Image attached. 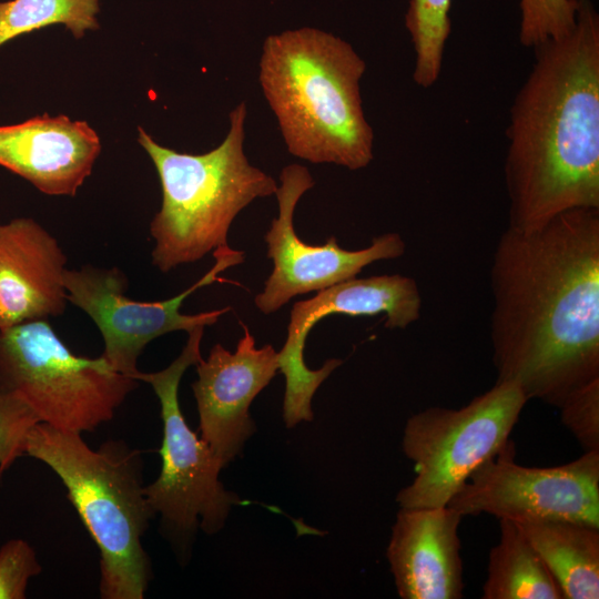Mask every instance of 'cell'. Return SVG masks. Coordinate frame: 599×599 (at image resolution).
Wrapping results in <instances>:
<instances>
[{
  "mask_svg": "<svg viewBox=\"0 0 599 599\" xmlns=\"http://www.w3.org/2000/svg\"><path fill=\"white\" fill-rule=\"evenodd\" d=\"M490 338L497 382L560 407L599 378V209L507 227L496 245Z\"/></svg>",
  "mask_w": 599,
  "mask_h": 599,
  "instance_id": "1",
  "label": "cell"
},
{
  "mask_svg": "<svg viewBox=\"0 0 599 599\" xmlns=\"http://www.w3.org/2000/svg\"><path fill=\"white\" fill-rule=\"evenodd\" d=\"M534 49L507 129L508 227L520 232L572 209H599V14L591 0H578L569 32Z\"/></svg>",
  "mask_w": 599,
  "mask_h": 599,
  "instance_id": "2",
  "label": "cell"
},
{
  "mask_svg": "<svg viewBox=\"0 0 599 599\" xmlns=\"http://www.w3.org/2000/svg\"><path fill=\"white\" fill-rule=\"evenodd\" d=\"M365 70L351 44L317 30L264 41L260 84L292 155L348 170L372 162L374 133L359 91Z\"/></svg>",
  "mask_w": 599,
  "mask_h": 599,
  "instance_id": "3",
  "label": "cell"
},
{
  "mask_svg": "<svg viewBox=\"0 0 599 599\" xmlns=\"http://www.w3.org/2000/svg\"><path fill=\"white\" fill-rule=\"evenodd\" d=\"M26 455L48 465L100 552L103 599H142L151 578L141 539L154 515L144 495L140 453L109 440L92 449L80 433L37 423Z\"/></svg>",
  "mask_w": 599,
  "mask_h": 599,
  "instance_id": "4",
  "label": "cell"
},
{
  "mask_svg": "<svg viewBox=\"0 0 599 599\" xmlns=\"http://www.w3.org/2000/svg\"><path fill=\"white\" fill-rule=\"evenodd\" d=\"M245 102L229 115L220 145L202 154L162 146L141 126L138 142L151 158L162 189V205L153 217L152 264L162 273L195 263L220 246L237 214L258 197L277 191L276 181L253 166L244 153Z\"/></svg>",
  "mask_w": 599,
  "mask_h": 599,
  "instance_id": "5",
  "label": "cell"
},
{
  "mask_svg": "<svg viewBox=\"0 0 599 599\" xmlns=\"http://www.w3.org/2000/svg\"><path fill=\"white\" fill-rule=\"evenodd\" d=\"M138 383L102 355L73 354L48 319L0 329V385L54 428L94 430L113 418Z\"/></svg>",
  "mask_w": 599,
  "mask_h": 599,
  "instance_id": "6",
  "label": "cell"
},
{
  "mask_svg": "<svg viewBox=\"0 0 599 599\" xmlns=\"http://www.w3.org/2000/svg\"><path fill=\"white\" fill-rule=\"evenodd\" d=\"M520 387L496 382L459 408L433 406L410 416L403 451L415 477L400 489V508L447 506L469 476L507 444L527 403Z\"/></svg>",
  "mask_w": 599,
  "mask_h": 599,
  "instance_id": "7",
  "label": "cell"
},
{
  "mask_svg": "<svg viewBox=\"0 0 599 599\" xmlns=\"http://www.w3.org/2000/svg\"><path fill=\"white\" fill-rule=\"evenodd\" d=\"M204 328L199 326L189 332L181 354L166 368L154 373L139 370L134 378L152 386L163 422L161 473L144 487L149 505L179 532H194L200 524L205 534L213 535L223 528L231 508L243 502L220 481L224 466L189 427L179 404L183 374L202 358Z\"/></svg>",
  "mask_w": 599,
  "mask_h": 599,
  "instance_id": "8",
  "label": "cell"
},
{
  "mask_svg": "<svg viewBox=\"0 0 599 599\" xmlns=\"http://www.w3.org/2000/svg\"><path fill=\"white\" fill-rule=\"evenodd\" d=\"M215 263L191 287L163 301L140 302L125 296L128 278L118 267L83 265L68 270L64 285L68 302L87 313L104 342L101 354L118 372L134 378L138 359L154 338L174 331L187 333L199 326L214 325L231 307L199 314H182L184 300L201 287L217 281L224 270L244 262L245 254L227 245L213 251ZM135 379V378H134Z\"/></svg>",
  "mask_w": 599,
  "mask_h": 599,
  "instance_id": "9",
  "label": "cell"
},
{
  "mask_svg": "<svg viewBox=\"0 0 599 599\" xmlns=\"http://www.w3.org/2000/svg\"><path fill=\"white\" fill-rule=\"evenodd\" d=\"M506 445L473 471L447 506L464 516L564 519L599 527V451L555 467H527Z\"/></svg>",
  "mask_w": 599,
  "mask_h": 599,
  "instance_id": "10",
  "label": "cell"
},
{
  "mask_svg": "<svg viewBox=\"0 0 599 599\" xmlns=\"http://www.w3.org/2000/svg\"><path fill=\"white\" fill-rule=\"evenodd\" d=\"M422 296L417 282L400 274L351 278L322 291L309 300L294 303L287 337L278 352V369L285 376L283 419L291 428L313 419L312 398L342 361L331 358L319 369L304 361L305 341L321 319L332 314L348 316L385 315L386 328H406L420 316Z\"/></svg>",
  "mask_w": 599,
  "mask_h": 599,
  "instance_id": "11",
  "label": "cell"
},
{
  "mask_svg": "<svg viewBox=\"0 0 599 599\" xmlns=\"http://www.w3.org/2000/svg\"><path fill=\"white\" fill-rule=\"evenodd\" d=\"M280 182L275 193L278 216L264 235L273 271L254 298L262 313L272 314L297 295L348 281L376 261L405 253V242L397 233L376 236L369 246L356 251L342 248L335 236L324 245L304 243L295 233L293 217L301 197L314 186V179L304 165L294 163L282 169Z\"/></svg>",
  "mask_w": 599,
  "mask_h": 599,
  "instance_id": "12",
  "label": "cell"
},
{
  "mask_svg": "<svg viewBox=\"0 0 599 599\" xmlns=\"http://www.w3.org/2000/svg\"><path fill=\"white\" fill-rule=\"evenodd\" d=\"M235 352L215 344L196 364L192 384L201 438L223 466L232 461L255 433L248 408L278 370V352L267 344L257 348L246 325Z\"/></svg>",
  "mask_w": 599,
  "mask_h": 599,
  "instance_id": "13",
  "label": "cell"
},
{
  "mask_svg": "<svg viewBox=\"0 0 599 599\" xmlns=\"http://www.w3.org/2000/svg\"><path fill=\"white\" fill-rule=\"evenodd\" d=\"M461 518L449 506L399 509L386 555L400 598H463Z\"/></svg>",
  "mask_w": 599,
  "mask_h": 599,
  "instance_id": "14",
  "label": "cell"
},
{
  "mask_svg": "<svg viewBox=\"0 0 599 599\" xmlns=\"http://www.w3.org/2000/svg\"><path fill=\"white\" fill-rule=\"evenodd\" d=\"M65 265L57 238L34 220L0 223V329L61 315Z\"/></svg>",
  "mask_w": 599,
  "mask_h": 599,
  "instance_id": "15",
  "label": "cell"
},
{
  "mask_svg": "<svg viewBox=\"0 0 599 599\" xmlns=\"http://www.w3.org/2000/svg\"><path fill=\"white\" fill-rule=\"evenodd\" d=\"M101 151L97 132L67 115L0 126V165L49 195L74 196Z\"/></svg>",
  "mask_w": 599,
  "mask_h": 599,
  "instance_id": "16",
  "label": "cell"
},
{
  "mask_svg": "<svg viewBox=\"0 0 599 599\" xmlns=\"http://www.w3.org/2000/svg\"><path fill=\"white\" fill-rule=\"evenodd\" d=\"M512 521L546 565L564 599L599 598V527L564 519Z\"/></svg>",
  "mask_w": 599,
  "mask_h": 599,
  "instance_id": "17",
  "label": "cell"
},
{
  "mask_svg": "<svg viewBox=\"0 0 599 599\" xmlns=\"http://www.w3.org/2000/svg\"><path fill=\"white\" fill-rule=\"evenodd\" d=\"M500 538L490 549L483 599H564L546 565L510 519H499Z\"/></svg>",
  "mask_w": 599,
  "mask_h": 599,
  "instance_id": "18",
  "label": "cell"
},
{
  "mask_svg": "<svg viewBox=\"0 0 599 599\" xmlns=\"http://www.w3.org/2000/svg\"><path fill=\"white\" fill-rule=\"evenodd\" d=\"M99 0H10L0 2V45L51 24H63L74 38L99 27Z\"/></svg>",
  "mask_w": 599,
  "mask_h": 599,
  "instance_id": "19",
  "label": "cell"
},
{
  "mask_svg": "<svg viewBox=\"0 0 599 599\" xmlns=\"http://www.w3.org/2000/svg\"><path fill=\"white\" fill-rule=\"evenodd\" d=\"M451 0H410L406 28L415 52L413 79L424 89L434 85L441 71L450 33Z\"/></svg>",
  "mask_w": 599,
  "mask_h": 599,
  "instance_id": "20",
  "label": "cell"
},
{
  "mask_svg": "<svg viewBox=\"0 0 599 599\" xmlns=\"http://www.w3.org/2000/svg\"><path fill=\"white\" fill-rule=\"evenodd\" d=\"M519 8V41L536 48L573 28L578 0H520Z\"/></svg>",
  "mask_w": 599,
  "mask_h": 599,
  "instance_id": "21",
  "label": "cell"
},
{
  "mask_svg": "<svg viewBox=\"0 0 599 599\" xmlns=\"http://www.w3.org/2000/svg\"><path fill=\"white\" fill-rule=\"evenodd\" d=\"M39 422L18 395L0 385V475L26 455L29 434Z\"/></svg>",
  "mask_w": 599,
  "mask_h": 599,
  "instance_id": "22",
  "label": "cell"
},
{
  "mask_svg": "<svg viewBox=\"0 0 599 599\" xmlns=\"http://www.w3.org/2000/svg\"><path fill=\"white\" fill-rule=\"evenodd\" d=\"M559 409L585 451H599V378L569 395Z\"/></svg>",
  "mask_w": 599,
  "mask_h": 599,
  "instance_id": "23",
  "label": "cell"
},
{
  "mask_svg": "<svg viewBox=\"0 0 599 599\" xmlns=\"http://www.w3.org/2000/svg\"><path fill=\"white\" fill-rule=\"evenodd\" d=\"M41 572L35 551L22 539L0 548V599H23L29 580Z\"/></svg>",
  "mask_w": 599,
  "mask_h": 599,
  "instance_id": "24",
  "label": "cell"
}]
</instances>
